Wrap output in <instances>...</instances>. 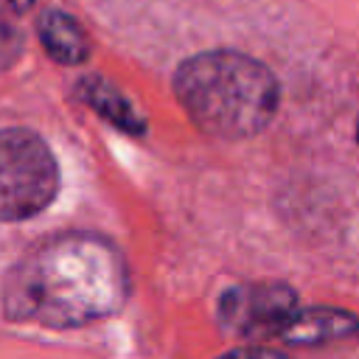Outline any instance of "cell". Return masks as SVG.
<instances>
[{"label":"cell","mask_w":359,"mask_h":359,"mask_svg":"<svg viewBox=\"0 0 359 359\" xmlns=\"http://www.w3.org/2000/svg\"><path fill=\"white\" fill-rule=\"evenodd\" d=\"M129 286L126 261L109 238L70 230L39 241L11 266L3 309L14 323L79 328L118 314Z\"/></svg>","instance_id":"1"},{"label":"cell","mask_w":359,"mask_h":359,"mask_svg":"<svg viewBox=\"0 0 359 359\" xmlns=\"http://www.w3.org/2000/svg\"><path fill=\"white\" fill-rule=\"evenodd\" d=\"M174 93L188 118L222 140H244L266 129L280 101L275 73L241 50H205L174 73Z\"/></svg>","instance_id":"2"},{"label":"cell","mask_w":359,"mask_h":359,"mask_svg":"<svg viewBox=\"0 0 359 359\" xmlns=\"http://www.w3.org/2000/svg\"><path fill=\"white\" fill-rule=\"evenodd\" d=\"M59 194V165L48 143L22 126L0 129V222L42 213Z\"/></svg>","instance_id":"3"},{"label":"cell","mask_w":359,"mask_h":359,"mask_svg":"<svg viewBox=\"0 0 359 359\" xmlns=\"http://www.w3.org/2000/svg\"><path fill=\"white\" fill-rule=\"evenodd\" d=\"M297 309V292L280 280H252L230 286L219 297L222 331L244 339L278 337Z\"/></svg>","instance_id":"4"},{"label":"cell","mask_w":359,"mask_h":359,"mask_svg":"<svg viewBox=\"0 0 359 359\" xmlns=\"http://www.w3.org/2000/svg\"><path fill=\"white\" fill-rule=\"evenodd\" d=\"M356 334V317L345 309L317 306V309H294V314L280 328V339L289 345H320L331 339H345Z\"/></svg>","instance_id":"5"},{"label":"cell","mask_w":359,"mask_h":359,"mask_svg":"<svg viewBox=\"0 0 359 359\" xmlns=\"http://www.w3.org/2000/svg\"><path fill=\"white\" fill-rule=\"evenodd\" d=\"M79 98L93 107L104 121H109L112 126L123 129L126 135H143L146 132V121L135 112V107L121 95V90H115L109 81H104L101 76H84L76 84Z\"/></svg>","instance_id":"6"},{"label":"cell","mask_w":359,"mask_h":359,"mask_svg":"<svg viewBox=\"0 0 359 359\" xmlns=\"http://www.w3.org/2000/svg\"><path fill=\"white\" fill-rule=\"evenodd\" d=\"M39 39L45 50L62 65H81L90 56V42L84 31L65 11L50 8L39 17Z\"/></svg>","instance_id":"7"},{"label":"cell","mask_w":359,"mask_h":359,"mask_svg":"<svg viewBox=\"0 0 359 359\" xmlns=\"http://www.w3.org/2000/svg\"><path fill=\"white\" fill-rule=\"evenodd\" d=\"M20 50H22V39H20L17 28L8 25V22L0 17V70L11 67V65L17 62V56H20Z\"/></svg>","instance_id":"8"},{"label":"cell","mask_w":359,"mask_h":359,"mask_svg":"<svg viewBox=\"0 0 359 359\" xmlns=\"http://www.w3.org/2000/svg\"><path fill=\"white\" fill-rule=\"evenodd\" d=\"M219 359H289L283 351H275V348H236Z\"/></svg>","instance_id":"9"},{"label":"cell","mask_w":359,"mask_h":359,"mask_svg":"<svg viewBox=\"0 0 359 359\" xmlns=\"http://www.w3.org/2000/svg\"><path fill=\"white\" fill-rule=\"evenodd\" d=\"M8 3L14 6V11H28V8H31L36 0H8Z\"/></svg>","instance_id":"10"}]
</instances>
